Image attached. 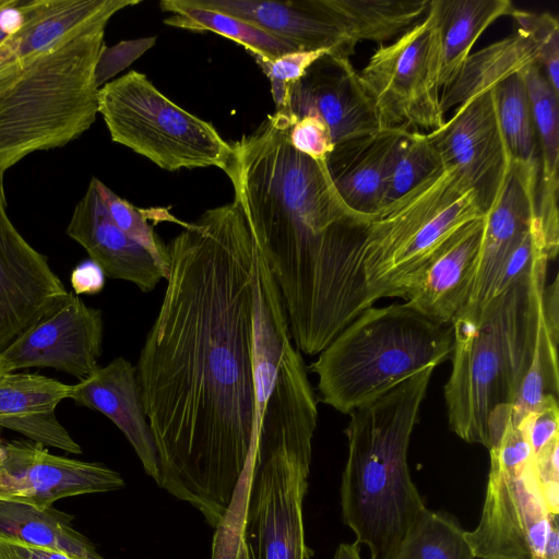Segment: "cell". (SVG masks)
Masks as SVG:
<instances>
[{
	"label": "cell",
	"instance_id": "51",
	"mask_svg": "<svg viewBox=\"0 0 559 559\" xmlns=\"http://www.w3.org/2000/svg\"><path fill=\"white\" fill-rule=\"evenodd\" d=\"M2 373H4V371H2V369L0 368V376H1Z\"/></svg>",
	"mask_w": 559,
	"mask_h": 559
},
{
	"label": "cell",
	"instance_id": "21",
	"mask_svg": "<svg viewBox=\"0 0 559 559\" xmlns=\"http://www.w3.org/2000/svg\"><path fill=\"white\" fill-rule=\"evenodd\" d=\"M193 5L223 12L251 23L296 50H328L349 58V43L328 10L325 0H189Z\"/></svg>",
	"mask_w": 559,
	"mask_h": 559
},
{
	"label": "cell",
	"instance_id": "23",
	"mask_svg": "<svg viewBox=\"0 0 559 559\" xmlns=\"http://www.w3.org/2000/svg\"><path fill=\"white\" fill-rule=\"evenodd\" d=\"M405 131L379 129L334 144L326 156L325 165L334 187L355 212L374 217L382 209L391 160Z\"/></svg>",
	"mask_w": 559,
	"mask_h": 559
},
{
	"label": "cell",
	"instance_id": "37",
	"mask_svg": "<svg viewBox=\"0 0 559 559\" xmlns=\"http://www.w3.org/2000/svg\"><path fill=\"white\" fill-rule=\"evenodd\" d=\"M328 50L292 51L274 60L255 59L270 79L275 111L289 116V93L306 70Z\"/></svg>",
	"mask_w": 559,
	"mask_h": 559
},
{
	"label": "cell",
	"instance_id": "30",
	"mask_svg": "<svg viewBox=\"0 0 559 559\" xmlns=\"http://www.w3.org/2000/svg\"><path fill=\"white\" fill-rule=\"evenodd\" d=\"M465 533L449 513L426 508L391 559H475Z\"/></svg>",
	"mask_w": 559,
	"mask_h": 559
},
{
	"label": "cell",
	"instance_id": "7",
	"mask_svg": "<svg viewBox=\"0 0 559 559\" xmlns=\"http://www.w3.org/2000/svg\"><path fill=\"white\" fill-rule=\"evenodd\" d=\"M485 216L477 193L455 168H443L385 205L370 222L362 267L378 301L402 298L413 275L461 226Z\"/></svg>",
	"mask_w": 559,
	"mask_h": 559
},
{
	"label": "cell",
	"instance_id": "10",
	"mask_svg": "<svg viewBox=\"0 0 559 559\" xmlns=\"http://www.w3.org/2000/svg\"><path fill=\"white\" fill-rule=\"evenodd\" d=\"M311 457L278 452L250 471L242 520L249 559H308L302 502Z\"/></svg>",
	"mask_w": 559,
	"mask_h": 559
},
{
	"label": "cell",
	"instance_id": "46",
	"mask_svg": "<svg viewBox=\"0 0 559 559\" xmlns=\"http://www.w3.org/2000/svg\"><path fill=\"white\" fill-rule=\"evenodd\" d=\"M543 314L546 326L556 343L559 342V277L543 289Z\"/></svg>",
	"mask_w": 559,
	"mask_h": 559
},
{
	"label": "cell",
	"instance_id": "6",
	"mask_svg": "<svg viewBox=\"0 0 559 559\" xmlns=\"http://www.w3.org/2000/svg\"><path fill=\"white\" fill-rule=\"evenodd\" d=\"M453 330L404 304L362 311L319 354L309 369L319 400L349 414L428 367L451 358Z\"/></svg>",
	"mask_w": 559,
	"mask_h": 559
},
{
	"label": "cell",
	"instance_id": "48",
	"mask_svg": "<svg viewBox=\"0 0 559 559\" xmlns=\"http://www.w3.org/2000/svg\"><path fill=\"white\" fill-rule=\"evenodd\" d=\"M333 559H362L360 547L356 542L353 544H341Z\"/></svg>",
	"mask_w": 559,
	"mask_h": 559
},
{
	"label": "cell",
	"instance_id": "8",
	"mask_svg": "<svg viewBox=\"0 0 559 559\" xmlns=\"http://www.w3.org/2000/svg\"><path fill=\"white\" fill-rule=\"evenodd\" d=\"M98 114L111 140L158 167H217L226 170L227 143L209 122L188 112L160 93L146 75L130 71L98 90Z\"/></svg>",
	"mask_w": 559,
	"mask_h": 559
},
{
	"label": "cell",
	"instance_id": "38",
	"mask_svg": "<svg viewBox=\"0 0 559 559\" xmlns=\"http://www.w3.org/2000/svg\"><path fill=\"white\" fill-rule=\"evenodd\" d=\"M0 427L19 432L33 442L72 454H81L80 444L56 417L55 412L0 419Z\"/></svg>",
	"mask_w": 559,
	"mask_h": 559
},
{
	"label": "cell",
	"instance_id": "22",
	"mask_svg": "<svg viewBox=\"0 0 559 559\" xmlns=\"http://www.w3.org/2000/svg\"><path fill=\"white\" fill-rule=\"evenodd\" d=\"M68 399L109 418L133 448L145 473L158 481L157 449L144 411L135 366L124 357H117L71 384Z\"/></svg>",
	"mask_w": 559,
	"mask_h": 559
},
{
	"label": "cell",
	"instance_id": "15",
	"mask_svg": "<svg viewBox=\"0 0 559 559\" xmlns=\"http://www.w3.org/2000/svg\"><path fill=\"white\" fill-rule=\"evenodd\" d=\"M549 515L533 463L519 472L490 464L480 520L465 536L475 559H532V532Z\"/></svg>",
	"mask_w": 559,
	"mask_h": 559
},
{
	"label": "cell",
	"instance_id": "28",
	"mask_svg": "<svg viewBox=\"0 0 559 559\" xmlns=\"http://www.w3.org/2000/svg\"><path fill=\"white\" fill-rule=\"evenodd\" d=\"M160 10L170 13L164 23L193 32H213L243 46L255 59L274 60L297 51L286 41L236 16L193 5L189 0H163Z\"/></svg>",
	"mask_w": 559,
	"mask_h": 559
},
{
	"label": "cell",
	"instance_id": "18",
	"mask_svg": "<svg viewBox=\"0 0 559 559\" xmlns=\"http://www.w3.org/2000/svg\"><path fill=\"white\" fill-rule=\"evenodd\" d=\"M139 0H17L21 27L0 41V80L58 44L106 27Z\"/></svg>",
	"mask_w": 559,
	"mask_h": 559
},
{
	"label": "cell",
	"instance_id": "13",
	"mask_svg": "<svg viewBox=\"0 0 559 559\" xmlns=\"http://www.w3.org/2000/svg\"><path fill=\"white\" fill-rule=\"evenodd\" d=\"M123 486L121 475L102 463L55 455L33 441L3 442L0 500L47 508L63 498L112 491Z\"/></svg>",
	"mask_w": 559,
	"mask_h": 559
},
{
	"label": "cell",
	"instance_id": "41",
	"mask_svg": "<svg viewBox=\"0 0 559 559\" xmlns=\"http://www.w3.org/2000/svg\"><path fill=\"white\" fill-rule=\"evenodd\" d=\"M558 397L546 395L542 404L527 413L520 425L531 444L533 456L559 438Z\"/></svg>",
	"mask_w": 559,
	"mask_h": 559
},
{
	"label": "cell",
	"instance_id": "44",
	"mask_svg": "<svg viewBox=\"0 0 559 559\" xmlns=\"http://www.w3.org/2000/svg\"><path fill=\"white\" fill-rule=\"evenodd\" d=\"M70 282L76 296L95 295L104 289L106 275L96 262L87 259L72 270Z\"/></svg>",
	"mask_w": 559,
	"mask_h": 559
},
{
	"label": "cell",
	"instance_id": "50",
	"mask_svg": "<svg viewBox=\"0 0 559 559\" xmlns=\"http://www.w3.org/2000/svg\"><path fill=\"white\" fill-rule=\"evenodd\" d=\"M3 440L0 438V462L3 459Z\"/></svg>",
	"mask_w": 559,
	"mask_h": 559
},
{
	"label": "cell",
	"instance_id": "39",
	"mask_svg": "<svg viewBox=\"0 0 559 559\" xmlns=\"http://www.w3.org/2000/svg\"><path fill=\"white\" fill-rule=\"evenodd\" d=\"M542 252L546 253V248L537 217L535 216L530 228L506 258L495 282L490 298L501 294L525 276L530 272L535 258Z\"/></svg>",
	"mask_w": 559,
	"mask_h": 559
},
{
	"label": "cell",
	"instance_id": "24",
	"mask_svg": "<svg viewBox=\"0 0 559 559\" xmlns=\"http://www.w3.org/2000/svg\"><path fill=\"white\" fill-rule=\"evenodd\" d=\"M429 8L439 32L441 88L453 81L484 31L515 9L509 0H432Z\"/></svg>",
	"mask_w": 559,
	"mask_h": 559
},
{
	"label": "cell",
	"instance_id": "2",
	"mask_svg": "<svg viewBox=\"0 0 559 559\" xmlns=\"http://www.w3.org/2000/svg\"><path fill=\"white\" fill-rule=\"evenodd\" d=\"M292 119L267 116L230 143L226 175L280 290L292 340L320 354L373 306L362 267L370 222L343 201L325 160L296 151Z\"/></svg>",
	"mask_w": 559,
	"mask_h": 559
},
{
	"label": "cell",
	"instance_id": "47",
	"mask_svg": "<svg viewBox=\"0 0 559 559\" xmlns=\"http://www.w3.org/2000/svg\"><path fill=\"white\" fill-rule=\"evenodd\" d=\"M532 559H559V531H556L547 545V547L538 554H535Z\"/></svg>",
	"mask_w": 559,
	"mask_h": 559
},
{
	"label": "cell",
	"instance_id": "49",
	"mask_svg": "<svg viewBox=\"0 0 559 559\" xmlns=\"http://www.w3.org/2000/svg\"><path fill=\"white\" fill-rule=\"evenodd\" d=\"M9 3V0H0V12L4 9V7ZM7 35L0 28V41L4 39Z\"/></svg>",
	"mask_w": 559,
	"mask_h": 559
},
{
	"label": "cell",
	"instance_id": "34",
	"mask_svg": "<svg viewBox=\"0 0 559 559\" xmlns=\"http://www.w3.org/2000/svg\"><path fill=\"white\" fill-rule=\"evenodd\" d=\"M71 384L38 373L0 376V419L55 412L68 399Z\"/></svg>",
	"mask_w": 559,
	"mask_h": 559
},
{
	"label": "cell",
	"instance_id": "11",
	"mask_svg": "<svg viewBox=\"0 0 559 559\" xmlns=\"http://www.w3.org/2000/svg\"><path fill=\"white\" fill-rule=\"evenodd\" d=\"M103 333L102 311L69 293L0 353V368L48 367L83 380L98 368Z\"/></svg>",
	"mask_w": 559,
	"mask_h": 559
},
{
	"label": "cell",
	"instance_id": "12",
	"mask_svg": "<svg viewBox=\"0 0 559 559\" xmlns=\"http://www.w3.org/2000/svg\"><path fill=\"white\" fill-rule=\"evenodd\" d=\"M427 136L443 168H455L475 190L486 215L512 164L497 116L493 88L457 106L454 115Z\"/></svg>",
	"mask_w": 559,
	"mask_h": 559
},
{
	"label": "cell",
	"instance_id": "31",
	"mask_svg": "<svg viewBox=\"0 0 559 559\" xmlns=\"http://www.w3.org/2000/svg\"><path fill=\"white\" fill-rule=\"evenodd\" d=\"M500 129L513 162L539 165L537 136L521 72L493 87Z\"/></svg>",
	"mask_w": 559,
	"mask_h": 559
},
{
	"label": "cell",
	"instance_id": "16",
	"mask_svg": "<svg viewBox=\"0 0 559 559\" xmlns=\"http://www.w3.org/2000/svg\"><path fill=\"white\" fill-rule=\"evenodd\" d=\"M317 114L328 124L334 144L376 132L378 119L349 58L325 53L293 85L289 116L295 123Z\"/></svg>",
	"mask_w": 559,
	"mask_h": 559
},
{
	"label": "cell",
	"instance_id": "20",
	"mask_svg": "<svg viewBox=\"0 0 559 559\" xmlns=\"http://www.w3.org/2000/svg\"><path fill=\"white\" fill-rule=\"evenodd\" d=\"M67 234L84 248L106 277L132 283L142 293L152 292L167 278L151 252L112 222L99 198L94 177L74 207Z\"/></svg>",
	"mask_w": 559,
	"mask_h": 559
},
{
	"label": "cell",
	"instance_id": "40",
	"mask_svg": "<svg viewBox=\"0 0 559 559\" xmlns=\"http://www.w3.org/2000/svg\"><path fill=\"white\" fill-rule=\"evenodd\" d=\"M288 135L296 151L317 160H325L334 147L328 124L317 114L298 119L290 127Z\"/></svg>",
	"mask_w": 559,
	"mask_h": 559
},
{
	"label": "cell",
	"instance_id": "32",
	"mask_svg": "<svg viewBox=\"0 0 559 559\" xmlns=\"http://www.w3.org/2000/svg\"><path fill=\"white\" fill-rule=\"evenodd\" d=\"M558 343L551 337L543 314V293L538 302L532 358L512 405L511 419L518 425L530 412L538 407L546 395L558 397Z\"/></svg>",
	"mask_w": 559,
	"mask_h": 559
},
{
	"label": "cell",
	"instance_id": "4",
	"mask_svg": "<svg viewBox=\"0 0 559 559\" xmlns=\"http://www.w3.org/2000/svg\"><path fill=\"white\" fill-rule=\"evenodd\" d=\"M435 367H428L348 415L341 481L344 523L370 559H391L427 508L411 477L407 451Z\"/></svg>",
	"mask_w": 559,
	"mask_h": 559
},
{
	"label": "cell",
	"instance_id": "42",
	"mask_svg": "<svg viewBox=\"0 0 559 559\" xmlns=\"http://www.w3.org/2000/svg\"><path fill=\"white\" fill-rule=\"evenodd\" d=\"M155 40V37H147L120 41L111 47L105 45L99 53L95 69L96 86L100 88L103 84L105 85L109 79L154 46Z\"/></svg>",
	"mask_w": 559,
	"mask_h": 559
},
{
	"label": "cell",
	"instance_id": "45",
	"mask_svg": "<svg viewBox=\"0 0 559 559\" xmlns=\"http://www.w3.org/2000/svg\"><path fill=\"white\" fill-rule=\"evenodd\" d=\"M0 559H75L72 556L48 547L26 544L0 537Z\"/></svg>",
	"mask_w": 559,
	"mask_h": 559
},
{
	"label": "cell",
	"instance_id": "43",
	"mask_svg": "<svg viewBox=\"0 0 559 559\" xmlns=\"http://www.w3.org/2000/svg\"><path fill=\"white\" fill-rule=\"evenodd\" d=\"M559 438L533 456L536 481L547 511L558 515L559 498Z\"/></svg>",
	"mask_w": 559,
	"mask_h": 559
},
{
	"label": "cell",
	"instance_id": "26",
	"mask_svg": "<svg viewBox=\"0 0 559 559\" xmlns=\"http://www.w3.org/2000/svg\"><path fill=\"white\" fill-rule=\"evenodd\" d=\"M74 516L25 502L0 500V537L63 551L75 559H104L73 526Z\"/></svg>",
	"mask_w": 559,
	"mask_h": 559
},
{
	"label": "cell",
	"instance_id": "29",
	"mask_svg": "<svg viewBox=\"0 0 559 559\" xmlns=\"http://www.w3.org/2000/svg\"><path fill=\"white\" fill-rule=\"evenodd\" d=\"M531 106L539 150L537 193L558 195L559 178V95L550 86L540 64L521 72Z\"/></svg>",
	"mask_w": 559,
	"mask_h": 559
},
{
	"label": "cell",
	"instance_id": "19",
	"mask_svg": "<svg viewBox=\"0 0 559 559\" xmlns=\"http://www.w3.org/2000/svg\"><path fill=\"white\" fill-rule=\"evenodd\" d=\"M539 165L513 162L503 187L487 212L479 258L467 307L489 300L499 271L536 216Z\"/></svg>",
	"mask_w": 559,
	"mask_h": 559
},
{
	"label": "cell",
	"instance_id": "9",
	"mask_svg": "<svg viewBox=\"0 0 559 559\" xmlns=\"http://www.w3.org/2000/svg\"><path fill=\"white\" fill-rule=\"evenodd\" d=\"M440 39L435 13L390 45L380 44L360 71L380 129L432 132L441 128Z\"/></svg>",
	"mask_w": 559,
	"mask_h": 559
},
{
	"label": "cell",
	"instance_id": "33",
	"mask_svg": "<svg viewBox=\"0 0 559 559\" xmlns=\"http://www.w3.org/2000/svg\"><path fill=\"white\" fill-rule=\"evenodd\" d=\"M442 169L427 133L406 130L391 160L382 209Z\"/></svg>",
	"mask_w": 559,
	"mask_h": 559
},
{
	"label": "cell",
	"instance_id": "36",
	"mask_svg": "<svg viewBox=\"0 0 559 559\" xmlns=\"http://www.w3.org/2000/svg\"><path fill=\"white\" fill-rule=\"evenodd\" d=\"M511 16L518 24V31L526 34L533 41L538 63L554 92L559 95V23L550 13L528 12L514 9Z\"/></svg>",
	"mask_w": 559,
	"mask_h": 559
},
{
	"label": "cell",
	"instance_id": "5",
	"mask_svg": "<svg viewBox=\"0 0 559 559\" xmlns=\"http://www.w3.org/2000/svg\"><path fill=\"white\" fill-rule=\"evenodd\" d=\"M105 27L69 38L0 80V175L80 138L98 114L95 69Z\"/></svg>",
	"mask_w": 559,
	"mask_h": 559
},
{
	"label": "cell",
	"instance_id": "3",
	"mask_svg": "<svg viewBox=\"0 0 559 559\" xmlns=\"http://www.w3.org/2000/svg\"><path fill=\"white\" fill-rule=\"evenodd\" d=\"M548 262L539 253L525 276L485 304L464 308L451 323L444 400L449 427L465 442L489 451L511 417L532 358Z\"/></svg>",
	"mask_w": 559,
	"mask_h": 559
},
{
	"label": "cell",
	"instance_id": "17",
	"mask_svg": "<svg viewBox=\"0 0 559 559\" xmlns=\"http://www.w3.org/2000/svg\"><path fill=\"white\" fill-rule=\"evenodd\" d=\"M485 216L456 229L403 290L405 304L436 324L451 325L466 306L481 248Z\"/></svg>",
	"mask_w": 559,
	"mask_h": 559
},
{
	"label": "cell",
	"instance_id": "25",
	"mask_svg": "<svg viewBox=\"0 0 559 559\" xmlns=\"http://www.w3.org/2000/svg\"><path fill=\"white\" fill-rule=\"evenodd\" d=\"M535 62H538L537 50L530 37L520 31L471 53L453 81L441 93L442 111L445 114L469 98L493 88L501 81Z\"/></svg>",
	"mask_w": 559,
	"mask_h": 559
},
{
	"label": "cell",
	"instance_id": "1",
	"mask_svg": "<svg viewBox=\"0 0 559 559\" xmlns=\"http://www.w3.org/2000/svg\"><path fill=\"white\" fill-rule=\"evenodd\" d=\"M181 225L135 367L157 485L217 527L250 476L257 440V245L235 200Z\"/></svg>",
	"mask_w": 559,
	"mask_h": 559
},
{
	"label": "cell",
	"instance_id": "14",
	"mask_svg": "<svg viewBox=\"0 0 559 559\" xmlns=\"http://www.w3.org/2000/svg\"><path fill=\"white\" fill-rule=\"evenodd\" d=\"M0 175V353L69 292L7 214Z\"/></svg>",
	"mask_w": 559,
	"mask_h": 559
},
{
	"label": "cell",
	"instance_id": "35",
	"mask_svg": "<svg viewBox=\"0 0 559 559\" xmlns=\"http://www.w3.org/2000/svg\"><path fill=\"white\" fill-rule=\"evenodd\" d=\"M94 178L99 198L112 222L131 239L150 251L168 276L169 251L167 243L160 239L154 228L147 223L144 210L133 206L96 177Z\"/></svg>",
	"mask_w": 559,
	"mask_h": 559
},
{
	"label": "cell",
	"instance_id": "27",
	"mask_svg": "<svg viewBox=\"0 0 559 559\" xmlns=\"http://www.w3.org/2000/svg\"><path fill=\"white\" fill-rule=\"evenodd\" d=\"M349 43L399 38L426 16L428 0H325Z\"/></svg>",
	"mask_w": 559,
	"mask_h": 559
}]
</instances>
